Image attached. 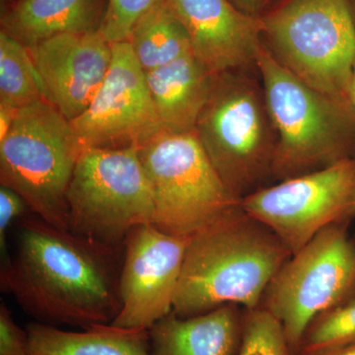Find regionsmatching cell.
<instances>
[{
    "mask_svg": "<svg viewBox=\"0 0 355 355\" xmlns=\"http://www.w3.org/2000/svg\"><path fill=\"white\" fill-rule=\"evenodd\" d=\"M334 225L291 254L268 286L261 307L286 334L294 355L312 322L355 299V238Z\"/></svg>",
    "mask_w": 355,
    "mask_h": 355,
    "instance_id": "obj_9",
    "label": "cell"
},
{
    "mask_svg": "<svg viewBox=\"0 0 355 355\" xmlns=\"http://www.w3.org/2000/svg\"><path fill=\"white\" fill-rule=\"evenodd\" d=\"M83 149L71 123L50 102L34 103L18 110L0 140V184L35 216L70 230L67 191Z\"/></svg>",
    "mask_w": 355,
    "mask_h": 355,
    "instance_id": "obj_4",
    "label": "cell"
},
{
    "mask_svg": "<svg viewBox=\"0 0 355 355\" xmlns=\"http://www.w3.org/2000/svg\"><path fill=\"white\" fill-rule=\"evenodd\" d=\"M146 76L162 132H195L209 98L214 74L190 53L146 72Z\"/></svg>",
    "mask_w": 355,
    "mask_h": 355,
    "instance_id": "obj_16",
    "label": "cell"
},
{
    "mask_svg": "<svg viewBox=\"0 0 355 355\" xmlns=\"http://www.w3.org/2000/svg\"><path fill=\"white\" fill-rule=\"evenodd\" d=\"M44 100L48 101L29 49L0 32V103L19 110Z\"/></svg>",
    "mask_w": 355,
    "mask_h": 355,
    "instance_id": "obj_20",
    "label": "cell"
},
{
    "mask_svg": "<svg viewBox=\"0 0 355 355\" xmlns=\"http://www.w3.org/2000/svg\"><path fill=\"white\" fill-rule=\"evenodd\" d=\"M17 112L18 109L0 103V140L3 139L8 133Z\"/></svg>",
    "mask_w": 355,
    "mask_h": 355,
    "instance_id": "obj_27",
    "label": "cell"
},
{
    "mask_svg": "<svg viewBox=\"0 0 355 355\" xmlns=\"http://www.w3.org/2000/svg\"><path fill=\"white\" fill-rule=\"evenodd\" d=\"M83 148H142L162 132L153 98L128 42L113 44V60L88 108L70 121Z\"/></svg>",
    "mask_w": 355,
    "mask_h": 355,
    "instance_id": "obj_11",
    "label": "cell"
},
{
    "mask_svg": "<svg viewBox=\"0 0 355 355\" xmlns=\"http://www.w3.org/2000/svg\"><path fill=\"white\" fill-rule=\"evenodd\" d=\"M355 343V299L317 317L295 355H324Z\"/></svg>",
    "mask_w": 355,
    "mask_h": 355,
    "instance_id": "obj_21",
    "label": "cell"
},
{
    "mask_svg": "<svg viewBox=\"0 0 355 355\" xmlns=\"http://www.w3.org/2000/svg\"><path fill=\"white\" fill-rule=\"evenodd\" d=\"M190 37L193 55L212 74L256 62L263 44L260 18L230 0H168Z\"/></svg>",
    "mask_w": 355,
    "mask_h": 355,
    "instance_id": "obj_14",
    "label": "cell"
},
{
    "mask_svg": "<svg viewBox=\"0 0 355 355\" xmlns=\"http://www.w3.org/2000/svg\"><path fill=\"white\" fill-rule=\"evenodd\" d=\"M188 242L153 223L130 233L119 279L121 309L111 324L149 330L172 312Z\"/></svg>",
    "mask_w": 355,
    "mask_h": 355,
    "instance_id": "obj_12",
    "label": "cell"
},
{
    "mask_svg": "<svg viewBox=\"0 0 355 355\" xmlns=\"http://www.w3.org/2000/svg\"><path fill=\"white\" fill-rule=\"evenodd\" d=\"M116 250L35 216L23 219L0 282L40 323L108 324L121 309L110 259Z\"/></svg>",
    "mask_w": 355,
    "mask_h": 355,
    "instance_id": "obj_1",
    "label": "cell"
},
{
    "mask_svg": "<svg viewBox=\"0 0 355 355\" xmlns=\"http://www.w3.org/2000/svg\"><path fill=\"white\" fill-rule=\"evenodd\" d=\"M277 146L272 174L280 180L355 158V112L284 69L261 44L257 53Z\"/></svg>",
    "mask_w": 355,
    "mask_h": 355,
    "instance_id": "obj_3",
    "label": "cell"
},
{
    "mask_svg": "<svg viewBox=\"0 0 355 355\" xmlns=\"http://www.w3.org/2000/svg\"><path fill=\"white\" fill-rule=\"evenodd\" d=\"M128 42L146 73L193 53L188 32L168 0H158L137 21Z\"/></svg>",
    "mask_w": 355,
    "mask_h": 355,
    "instance_id": "obj_19",
    "label": "cell"
},
{
    "mask_svg": "<svg viewBox=\"0 0 355 355\" xmlns=\"http://www.w3.org/2000/svg\"><path fill=\"white\" fill-rule=\"evenodd\" d=\"M237 355H294L279 322L259 307L243 310L242 335Z\"/></svg>",
    "mask_w": 355,
    "mask_h": 355,
    "instance_id": "obj_22",
    "label": "cell"
},
{
    "mask_svg": "<svg viewBox=\"0 0 355 355\" xmlns=\"http://www.w3.org/2000/svg\"><path fill=\"white\" fill-rule=\"evenodd\" d=\"M242 318L231 304L188 318L171 312L148 330L150 355H237Z\"/></svg>",
    "mask_w": 355,
    "mask_h": 355,
    "instance_id": "obj_15",
    "label": "cell"
},
{
    "mask_svg": "<svg viewBox=\"0 0 355 355\" xmlns=\"http://www.w3.org/2000/svg\"><path fill=\"white\" fill-rule=\"evenodd\" d=\"M260 19L263 43L279 64L320 92L349 102L355 60L350 0H287Z\"/></svg>",
    "mask_w": 355,
    "mask_h": 355,
    "instance_id": "obj_5",
    "label": "cell"
},
{
    "mask_svg": "<svg viewBox=\"0 0 355 355\" xmlns=\"http://www.w3.org/2000/svg\"><path fill=\"white\" fill-rule=\"evenodd\" d=\"M67 205L70 230L110 249L125 244L135 229L153 223V191L139 149H83Z\"/></svg>",
    "mask_w": 355,
    "mask_h": 355,
    "instance_id": "obj_7",
    "label": "cell"
},
{
    "mask_svg": "<svg viewBox=\"0 0 355 355\" xmlns=\"http://www.w3.org/2000/svg\"><path fill=\"white\" fill-rule=\"evenodd\" d=\"M27 207V203L16 191L6 186L0 187V252L2 265H6L10 259L7 249L9 226L16 218L24 214Z\"/></svg>",
    "mask_w": 355,
    "mask_h": 355,
    "instance_id": "obj_24",
    "label": "cell"
},
{
    "mask_svg": "<svg viewBox=\"0 0 355 355\" xmlns=\"http://www.w3.org/2000/svg\"><path fill=\"white\" fill-rule=\"evenodd\" d=\"M158 0H108L99 32L111 44L128 42L137 21Z\"/></svg>",
    "mask_w": 355,
    "mask_h": 355,
    "instance_id": "obj_23",
    "label": "cell"
},
{
    "mask_svg": "<svg viewBox=\"0 0 355 355\" xmlns=\"http://www.w3.org/2000/svg\"><path fill=\"white\" fill-rule=\"evenodd\" d=\"M139 154L153 191V224L163 232L190 239L241 207L195 132L161 133Z\"/></svg>",
    "mask_w": 355,
    "mask_h": 355,
    "instance_id": "obj_8",
    "label": "cell"
},
{
    "mask_svg": "<svg viewBox=\"0 0 355 355\" xmlns=\"http://www.w3.org/2000/svg\"><path fill=\"white\" fill-rule=\"evenodd\" d=\"M355 238V237H354Z\"/></svg>",
    "mask_w": 355,
    "mask_h": 355,
    "instance_id": "obj_31",
    "label": "cell"
},
{
    "mask_svg": "<svg viewBox=\"0 0 355 355\" xmlns=\"http://www.w3.org/2000/svg\"><path fill=\"white\" fill-rule=\"evenodd\" d=\"M1 25L27 48L60 35L99 31V0H18Z\"/></svg>",
    "mask_w": 355,
    "mask_h": 355,
    "instance_id": "obj_17",
    "label": "cell"
},
{
    "mask_svg": "<svg viewBox=\"0 0 355 355\" xmlns=\"http://www.w3.org/2000/svg\"><path fill=\"white\" fill-rule=\"evenodd\" d=\"M29 338L14 321L6 304L0 306V355H28Z\"/></svg>",
    "mask_w": 355,
    "mask_h": 355,
    "instance_id": "obj_25",
    "label": "cell"
},
{
    "mask_svg": "<svg viewBox=\"0 0 355 355\" xmlns=\"http://www.w3.org/2000/svg\"><path fill=\"white\" fill-rule=\"evenodd\" d=\"M241 209L297 253L321 231L355 218V158L252 191Z\"/></svg>",
    "mask_w": 355,
    "mask_h": 355,
    "instance_id": "obj_10",
    "label": "cell"
},
{
    "mask_svg": "<svg viewBox=\"0 0 355 355\" xmlns=\"http://www.w3.org/2000/svg\"><path fill=\"white\" fill-rule=\"evenodd\" d=\"M349 101L352 105V109L355 112V60L354 67H352V76H350L349 85Z\"/></svg>",
    "mask_w": 355,
    "mask_h": 355,
    "instance_id": "obj_28",
    "label": "cell"
},
{
    "mask_svg": "<svg viewBox=\"0 0 355 355\" xmlns=\"http://www.w3.org/2000/svg\"><path fill=\"white\" fill-rule=\"evenodd\" d=\"M28 49L46 100L69 121L88 108L113 60V44L99 31L60 35Z\"/></svg>",
    "mask_w": 355,
    "mask_h": 355,
    "instance_id": "obj_13",
    "label": "cell"
},
{
    "mask_svg": "<svg viewBox=\"0 0 355 355\" xmlns=\"http://www.w3.org/2000/svg\"><path fill=\"white\" fill-rule=\"evenodd\" d=\"M195 135L223 183L240 200L272 174L277 135L263 87L239 70L214 74Z\"/></svg>",
    "mask_w": 355,
    "mask_h": 355,
    "instance_id": "obj_6",
    "label": "cell"
},
{
    "mask_svg": "<svg viewBox=\"0 0 355 355\" xmlns=\"http://www.w3.org/2000/svg\"><path fill=\"white\" fill-rule=\"evenodd\" d=\"M291 256L275 233L240 207L189 239L172 312L188 318L225 305L261 307Z\"/></svg>",
    "mask_w": 355,
    "mask_h": 355,
    "instance_id": "obj_2",
    "label": "cell"
},
{
    "mask_svg": "<svg viewBox=\"0 0 355 355\" xmlns=\"http://www.w3.org/2000/svg\"><path fill=\"white\" fill-rule=\"evenodd\" d=\"M324 355H355V343L347 345V347H343V349L335 350V352Z\"/></svg>",
    "mask_w": 355,
    "mask_h": 355,
    "instance_id": "obj_29",
    "label": "cell"
},
{
    "mask_svg": "<svg viewBox=\"0 0 355 355\" xmlns=\"http://www.w3.org/2000/svg\"><path fill=\"white\" fill-rule=\"evenodd\" d=\"M350 4H352V13H354L355 20V0H350Z\"/></svg>",
    "mask_w": 355,
    "mask_h": 355,
    "instance_id": "obj_30",
    "label": "cell"
},
{
    "mask_svg": "<svg viewBox=\"0 0 355 355\" xmlns=\"http://www.w3.org/2000/svg\"><path fill=\"white\" fill-rule=\"evenodd\" d=\"M28 355H150L148 330L97 324L83 331L60 330L53 324L31 323Z\"/></svg>",
    "mask_w": 355,
    "mask_h": 355,
    "instance_id": "obj_18",
    "label": "cell"
},
{
    "mask_svg": "<svg viewBox=\"0 0 355 355\" xmlns=\"http://www.w3.org/2000/svg\"><path fill=\"white\" fill-rule=\"evenodd\" d=\"M233 6L252 17L260 18L268 0H230Z\"/></svg>",
    "mask_w": 355,
    "mask_h": 355,
    "instance_id": "obj_26",
    "label": "cell"
}]
</instances>
